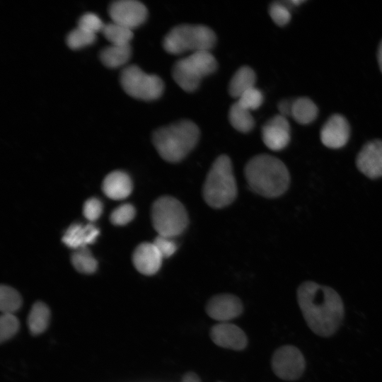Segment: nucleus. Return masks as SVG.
<instances>
[{
	"label": "nucleus",
	"mask_w": 382,
	"mask_h": 382,
	"mask_svg": "<svg viewBox=\"0 0 382 382\" xmlns=\"http://www.w3.org/2000/svg\"><path fill=\"white\" fill-rule=\"evenodd\" d=\"M297 301L308 328L317 335L330 337L345 316L342 300L332 288L305 282L297 289Z\"/></svg>",
	"instance_id": "f257e3e1"
},
{
	"label": "nucleus",
	"mask_w": 382,
	"mask_h": 382,
	"mask_svg": "<svg viewBox=\"0 0 382 382\" xmlns=\"http://www.w3.org/2000/svg\"><path fill=\"white\" fill-rule=\"evenodd\" d=\"M249 187L258 195L274 198L288 189L290 175L285 164L269 154H258L251 158L244 169Z\"/></svg>",
	"instance_id": "f03ea898"
},
{
	"label": "nucleus",
	"mask_w": 382,
	"mask_h": 382,
	"mask_svg": "<svg viewBox=\"0 0 382 382\" xmlns=\"http://www.w3.org/2000/svg\"><path fill=\"white\" fill-rule=\"evenodd\" d=\"M199 137L197 125L191 120H182L156 129L153 133L152 142L163 160L176 163L194 149Z\"/></svg>",
	"instance_id": "7ed1b4c3"
},
{
	"label": "nucleus",
	"mask_w": 382,
	"mask_h": 382,
	"mask_svg": "<svg viewBox=\"0 0 382 382\" xmlns=\"http://www.w3.org/2000/svg\"><path fill=\"white\" fill-rule=\"evenodd\" d=\"M202 195L205 202L219 209L231 204L237 196V185L230 158L218 156L212 163L204 183Z\"/></svg>",
	"instance_id": "20e7f679"
},
{
	"label": "nucleus",
	"mask_w": 382,
	"mask_h": 382,
	"mask_svg": "<svg viewBox=\"0 0 382 382\" xmlns=\"http://www.w3.org/2000/svg\"><path fill=\"white\" fill-rule=\"evenodd\" d=\"M214 32L203 25L182 24L172 28L163 41L164 50L173 54L210 51L216 43Z\"/></svg>",
	"instance_id": "39448f33"
},
{
	"label": "nucleus",
	"mask_w": 382,
	"mask_h": 382,
	"mask_svg": "<svg viewBox=\"0 0 382 382\" xmlns=\"http://www.w3.org/2000/svg\"><path fill=\"white\" fill-rule=\"evenodd\" d=\"M151 216L158 235L172 238L183 233L189 221L183 204L176 198L168 195L160 197L154 201Z\"/></svg>",
	"instance_id": "423d86ee"
},
{
	"label": "nucleus",
	"mask_w": 382,
	"mask_h": 382,
	"mask_svg": "<svg viewBox=\"0 0 382 382\" xmlns=\"http://www.w3.org/2000/svg\"><path fill=\"white\" fill-rule=\"evenodd\" d=\"M217 62L210 51L191 53L175 62L172 76L175 83L185 91H195L202 79L214 73Z\"/></svg>",
	"instance_id": "0eeeda50"
},
{
	"label": "nucleus",
	"mask_w": 382,
	"mask_h": 382,
	"mask_svg": "<svg viewBox=\"0 0 382 382\" xmlns=\"http://www.w3.org/2000/svg\"><path fill=\"white\" fill-rule=\"evenodd\" d=\"M120 82L127 94L144 100L158 98L164 89V83L159 76L146 74L137 65L125 67L120 73Z\"/></svg>",
	"instance_id": "6e6552de"
},
{
	"label": "nucleus",
	"mask_w": 382,
	"mask_h": 382,
	"mask_svg": "<svg viewBox=\"0 0 382 382\" xmlns=\"http://www.w3.org/2000/svg\"><path fill=\"white\" fill-rule=\"evenodd\" d=\"M274 374L284 381H296L304 372L306 361L301 352L292 345H284L278 348L271 360Z\"/></svg>",
	"instance_id": "1a4fd4ad"
},
{
	"label": "nucleus",
	"mask_w": 382,
	"mask_h": 382,
	"mask_svg": "<svg viewBox=\"0 0 382 382\" xmlns=\"http://www.w3.org/2000/svg\"><path fill=\"white\" fill-rule=\"evenodd\" d=\"M108 13L112 22L132 30L146 21L148 12L144 4L139 1L118 0L109 6Z\"/></svg>",
	"instance_id": "9d476101"
},
{
	"label": "nucleus",
	"mask_w": 382,
	"mask_h": 382,
	"mask_svg": "<svg viewBox=\"0 0 382 382\" xmlns=\"http://www.w3.org/2000/svg\"><path fill=\"white\" fill-rule=\"evenodd\" d=\"M243 311L241 299L230 294L213 296L205 306L207 314L214 320L227 321L238 317Z\"/></svg>",
	"instance_id": "9b49d317"
},
{
	"label": "nucleus",
	"mask_w": 382,
	"mask_h": 382,
	"mask_svg": "<svg viewBox=\"0 0 382 382\" xmlns=\"http://www.w3.org/2000/svg\"><path fill=\"white\" fill-rule=\"evenodd\" d=\"M262 139L270 150L284 149L290 141V125L286 117L279 114L270 119L262 128Z\"/></svg>",
	"instance_id": "f8f14e48"
},
{
	"label": "nucleus",
	"mask_w": 382,
	"mask_h": 382,
	"mask_svg": "<svg viewBox=\"0 0 382 382\" xmlns=\"http://www.w3.org/2000/svg\"><path fill=\"white\" fill-rule=\"evenodd\" d=\"M356 165L366 176L374 179L382 176V140L366 143L359 152Z\"/></svg>",
	"instance_id": "ddd939ff"
},
{
	"label": "nucleus",
	"mask_w": 382,
	"mask_h": 382,
	"mask_svg": "<svg viewBox=\"0 0 382 382\" xmlns=\"http://www.w3.org/2000/svg\"><path fill=\"white\" fill-rule=\"evenodd\" d=\"M350 128L347 120L341 115H332L321 128V142L330 149H340L349 140Z\"/></svg>",
	"instance_id": "4468645a"
},
{
	"label": "nucleus",
	"mask_w": 382,
	"mask_h": 382,
	"mask_svg": "<svg viewBox=\"0 0 382 382\" xmlns=\"http://www.w3.org/2000/svg\"><path fill=\"white\" fill-rule=\"evenodd\" d=\"M209 336L216 345L233 350H242L248 345L245 332L238 326L221 323L212 327Z\"/></svg>",
	"instance_id": "2eb2a0df"
},
{
	"label": "nucleus",
	"mask_w": 382,
	"mask_h": 382,
	"mask_svg": "<svg viewBox=\"0 0 382 382\" xmlns=\"http://www.w3.org/2000/svg\"><path fill=\"white\" fill-rule=\"evenodd\" d=\"M163 257L152 243H140L132 255L134 267L144 275L155 274L160 270Z\"/></svg>",
	"instance_id": "dca6fc26"
},
{
	"label": "nucleus",
	"mask_w": 382,
	"mask_h": 382,
	"mask_svg": "<svg viewBox=\"0 0 382 382\" xmlns=\"http://www.w3.org/2000/svg\"><path fill=\"white\" fill-rule=\"evenodd\" d=\"M99 233V229L91 223L86 225L74 223L66 230L62 241L66 246L75 250L94 243Z\"/></svg>",
	"instance_id": "f3484780"
},
{
	"label": "nucleus",
	"mask_w": 382,
	"mask_h": 382,
	"mask_svg": "<svg viewBox=\"0 0 382 382\" xmlns=\"http://www.w3.org/2000/svg\"><path fill=\"white\" fill-rule=\"evenodd\" d=\"M132 187L129 175L121 170H115L108 174L102 184L104 194L114 200L127 198L131 194Z\"/></svg>",
	"instance_id": "a211bd4d"
},
{
	"label": "nucleus",
	"mask_w": 382,
	"mask_h": 382,
	"mask_svg": "<svg viewBox=\"0 0 382 382\" xmlns=\"http://www.w3.org/2000/svg\"><path fill=\"white\" fill-rule=\"evenodd\" d=\"M256 82L255 71L248 66L240 67L232 76L228 84V93L238 98L243 93L254 88Z\"/></svg>",
	"instance_id": "6ab92c4d"
},
{
	"label": "nucleus",
	"mask_w": 382,
	"mask_h": 382,
	"mask_svg": "<svg viewBox=\"0 0 382 382\" xmlns=\"http://www.w3.org/2000/svg\"><path fill=\"white\" fill-rule=\"evenodd\" d=\"M132 50L129 45H110L100 52V59L108 68H117L128 62Z\"/></svg>",
	"instance_id": "aec40b11"
},
{
	"label": "nucleus",
	"mask_w": 382,
	"mask_h": 382,
	"mask_svg": "<svg viewBox=\"0 0 382 382\" xmlns=\"http://www.w3.org/2000/svg\"><path fill=\"white\" fill-rule=\"evenodd\" d=\"M50 317L48 306L42 301L35 302L28 318V326L32 335L42 333L47 328Z\"/></svg>",
	"instance_id": "412c9836"
},
{
	"label": "nucleus",
	"mask_w": 382,
	"mask_h": 382,
	"mask_svg": "<svg viewBox=\"0 0 382 382\" xmlns=\"http://www.w3.org/2000/svg\"><path fill=\"white\" fill-rule=\"evenodd\" d=\"M316 105L308 98L301 97L293 101L291 117L299 124L312 122L318 115Z\"/></svg>",
	"instance_id": "4be33fe9"
},
{
	"label": "nucleus",
	"mask_w": 382,
	"mask_h": 382,
	"mask_svg": "<svg viewBox=\"0 0 382 382\" xmlns=\"http://www.w3.org/2000/svg\"><path fill=\"white\" fill-rule=\"evenodd\" d=\"M228 120L234 129L243 133L251 131L255 125L250 110L241 105L237 101L229 109Z\"/></svg>",
	"instance_id": "5701e85b"
},
{
	"label": "nucleus",
	"mask_w": 382,
	"mask_h": 382,
	"mask_svg": "<svg viewBox=\"0 0 382 382\" xmlns=\"http://www.w3.org/2000/svg\"><path fill=\"white\" fill-rule=\"evenodd\" d=\"M102 33L111 45H129L132 37V30L115 22L105 24Z\"/></svg>",
	"instance_id": "b1692460"
},
{
	"label": "nucleus",
	"mask_w": 382,
	"mask_h": 382,
	"mask_svg": "<svg viewBox=\"0 0 382 382\" xmlns=\"http://www.w3.org/2000/svg\"><path fill=\"white\" fill-rule=\"evenodd\" d=\"M71 262L78 272L87 274L94 273L98 267L97 260L87 248L75 250Z\"/></svg>",
	"instance_id": "393cba45"
},
{
	"label": "nucleus",
	"mask_w": 382,
	"mask_h": 382,
	"mask_svg": "<svg viewBox=\"0 0 382 382\" xmlns=\"http://www.w3.org/2000/svg\"><path fill=\"white\" fill-rule=\"evenodd\" d=\"M21 305V296L15 289L6 285L1 286L0 309L3 313H13Z\"/></svg>",
	"instance_id": "a878e982"
},
{
	"label": "nucleus",
	"mask_w": 382,
	"mask_h": 382,
	"mask_svg": "<svg viewBox=\"0 0 382 382\" xmlns=\"http://www.w3.org/2000/svg\"><path fill=\"white\" fill-rule=\"evenodd\" d=\"M96 39V35L76 27L67 35L66 42L71 49L78 50L93 44Z\"/></svg>",
	"instance_id": "bb28decb"
},
{
	"label": "nucleus",
	"mask_w": 382,
	"mask_h": 382,
	"mask_svg": "<svg viewBox=\"0 0 382 382\" xmlns=\"http://www.w3.org/2000/svg\"><path fill=\"white\" fill-rule=\"evenodd\" d=\"M19 320L13 313H2L0 318V341L14 336L19 329Z\"/></svg>",
	"instance_id": "cd10ccee"
},
{
	"label": "nucleus",
	"mask_w": 382,
	"mask_h": 382,
	"mask_svg": "<svg viewBox=\"0 0 382 382\" xmlns=\"http://www.w3.org/2000/svg\"><path fill=\"white\" fill-rule=\"evenodd\" d=\"M135 213L134 206L125 203L118 206L112 212L110 219L111 223L115 226H124L134 219Z\"/></svg>",
	"instance_id": "c85d7f7f"
},
{
	"label": "nucleus",
	"mask_w": 382,
	"mask_h": 382,
	"mask_svg": "<svg viewBox=\"0 0 382 382\" xmlns=\"http://www.w3.org/2000/svg\"><path fill=\"white\" fill-rule=\"evenodd\" d=\"M237 102L249 110L257 109L263 102L262 92L254 87L243 93L237 100Z\"/></svg>",
	"instance_id": "c756f323"
},
{
	"label": "nucleus",
	"mask_w": 382,
	"mask_h": 382,
	"mask_svg": "<svg viewBox=\"0 0 382 382\" xmlns=\"http://www.w3.org/2000/svg\"><path fill=\"white\" fill-rule=\"evenodd\" d=\"M269 14L272 21L279 26L285 25L291 19V13L289 7L279 1H275L270 4Z\"/></svg>",
	"instance_id": "7c9ffc66"
},
{
	"label": "nucleus",
	"mask_w": 382,
	"mask_h": 382,
	"mask_svg": "<svg viewBox=\"0 0 382 382\" xmlns=\"http://www.w3.org/2000/svg\"><path fill=\"white\" fill-rule=\"evenodd\" d=\"M104 25L102 20L93 13H84L80 17L77 24V27L95 35L102 31Z\"/></svg>",
	"instance_id": "2f4dec72"
},
{
	"label": "nucleus",
	"mask_w": 382,
	"mask_h": 382,
	"mask_svg": "<svg viewBox=\"0 0 382 382\" xmlns=\"http://www.w3.org/2000/svg\"><path fill=\"white\" fill-rule=\"evenodd\" d=\"M103 204L101 201L96 197L88 199L83 204V214L84 217L90 221H96L102 214Z\"/></svg>",
	"instance_id": "473e14b6"
},
{
	"label": "nucleus",
	"mask_w": 382,
	"mask_h": 382,
	"mask_svg": "<svg viewBox=\"0 0 382 382\" xmlns=\"http://www.w3.org/2000/svg\"><path fill=\"white\" fill-rule=\"evenodd\" d=\"M153 243L163 258L172 256L177 250V245L172 238L158 235Z\"/></svg>",
	"instance_id": "72a5a7b5"
},
{
	"label": "nucleus",
	"mask_w": 382,
	"mask_h": 382,
	"mask_svg": "<svg viewBox=\"0 0 382 382\" xmlns=\"http://www.w3.org/2000/svg\"><path fill=\"white\" fill-rule=\"evenodd\" d=\"M293 101L294 100H291L289 99H284L281 100L277 105L279 115L285 117L291 116Z\"/></svg>",
	"instance_id": "f704fd0d"
},
{
	"label": "nucleus",
	"mask_w": 382,
	"mask_h": 382,
	"mask_svg": "<svg viewBox=\"0 0 382 382\" xmlns=\"http://www.w3.org/2000/svg\"><path fill=\"white\" fill-rule=\"evenodd\" d=\"M182 382H201V381L197 374L188 371L183 376Z\"/></svg>",
	"instance_id": "c9c22d12"
},
{
	"label": "nucleus",
	"mask_w": 382,
	"mask_h": 382,
	"mask_svg": "<svg viewBox=\"0 0 382 382\" xmlns=\"http://www.w3.org/2000/svg\"><path fill=\"white\" fill-rule=\"evenodd\" d=\"M377 59L378 66L381 71L382 72V40L379 45L378 53H377Z\"/></svg>",
	"instance_id": "e433bc0d"
}]
</instances>
